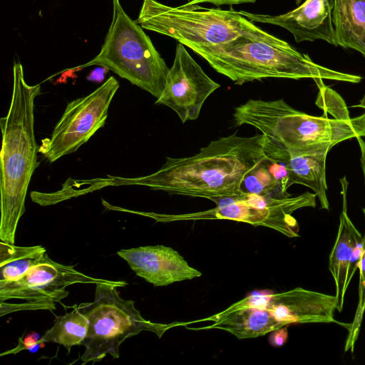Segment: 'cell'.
<instances>
[{"label":"cell","instance_id":"cell-1","mask_svg":"<svg viewBox=\"0 0 365 365\" xmlns=\"http://www.w3.org/2000/svg\"><path fill=\"white\" fill-rule=\"evenodd\" d=\"M263 134L239 136L235 132L211 141L190 157L166 158L156 172L137 178L107 175L88 180L91 191L107 186L142 185L171 195L212 200L241 194L247 175L266 155Z\"/></svg>","mask_w":365,"mask_h":365},{"label":"cell","instance_id":"cell-2","mask_svg":"<svg viewBox=\"0 0 365 365\" xmlns=\"http://www.w3.org/2000/svg\"><path fill=\"white\" fill-rule=\"evenodd\" d=\"M237 85L268 78H322L359 83L361 77L324 67L255 26L227 42L190 48Z\"/></svg>","mask_w":365,"mask_h":365},{"label":"cell","instance_id":"cell-3","mask_svg":"<svg viewBox=\"0 0 365 365\" xmlns=\"http://www.w3.org/2000/svg\"><path fill=\"white\" fill-rule=\"evenodd\" d=\"M41 85H29L20 63L13 66V89L7 115L0 119V240L14 245L19 221L25 212L31 178L39 165L34 133V101Z\"/></svg>","mask_w":365,"mask_h":365},{"label":"cell","instance_id":"cell-4","mask_svg":"<svg viewBox=\"0 0 365 365\" xmlns=\"http://www.w3.org/2000/svg\"><path fill=\"white\" fill-rule=\"evenodd\" d=\"M307 115L283 99H250L235 108L237 125H248L259 130L290 155L322 149L354 138L365 137V113L354 118H328Z\"/></svg>","mask_w":365,"mask_h":365},{"label":"cell","instance_id":"cell-5","mask_svg":"<svg viewBox=\"0 0 365 365\" xmlns=\"http://www.w3.org/2000/svg\"><path fill=\"white\" fill-rule=\"evenodd\" d=\"M112 1V20L100 52L71 70L105 67L157 99L163 91L170 68L143 28L125 13L120 0Z\"/></svg>","mask_w":365,"mask_h":365},{"label":"cell","instance_id":"cell-6","mask_svg":"<svg viewBox=\"0 0 365 365\" xmlns=\"http://www.w3.org/2000/svg\"><path fill=\"white\" fill-rule=\"evenodd\" d=\"M197 9V4L172 7L157 0H143L135 22L189 48L227 42L256 26L232 6L228 10Z\"/></svg>","mask_w":365,"mask_h":365},{"label":"cell","instance_id":"cell-7","mask_svg":"<svg viewBox=\"0 0 365 365\" xmlns=\"http://www.w3.org/2000/svg\"><path fill=\"white\" fill-rule=\"evenodd\" d=\"M117 288L114 284H97L94 301L77 307L88 322L81 344L85 346L80 358L83 364L100 361L108 354L118 359L120 346L126 339L141 331H153L160 337L166 329L165 324L145 319L134 302L122 299Z\"/></svg>","mask_w":365,"mask_h":365},{"label":"cell","instance_id":"cell-8","mask_svg":"<svg viewBox=\"0 0 365 365\" xmlns=\"http://www.w3.org/2000/svg\"><path fill=\"white\" fill-rule=\"evenodd\" d=\"M118 88V81L110 76L90 94L69 102L51 137L41 140L38 152L50 163L76 152L104 126Z\"/></svg>","mask_w":365,"mask_h":365},{"label":"cell","instance_id":"cell-9","mask_svg":"<svg viewBox=\"0 0 365 365\" xmlns=\"http://www.w3.org/2000/svg\"><path fill=\"white\" fill-rule=\"evenodd\" d=\"M109 284L124 287L125 281L88 276L73 266L58 263L45 255L16 280L0 283V302L11 299L60 302L68 295L66 288L74 284Z\"/></svg>","mask_w":365,"mask_h":365},{"label":"cell","instance_id":"cell-10","mask_svg":"<svg viewBox=\"0 0 365 365\" xmlns=\"http://www.w3.org/2000/svg\"><path fill=\"white\" fill-rule=\"evenodd\" d=\"M220 87L178 43L165 88L155 104L171 108L185 123L199 117L206 99Z\"/></svg>","mask_w":365,"mask_h":365},{"label":"cell","instance_id":"cell-11","mask_svg":"<svg viewBox=\"0 0 365 365\" xmlns=\"http://www.w3.org/2000/svg\"><path fill=\"white\" fill-rule=\"evenodd\" d=\"M333 9L334 0H306L295 9L277 16L242 10L239 13L252 22L270 24L288 30L297 43L323 40L336 46Z\"/></svg>","mask_w":365,"mask_h":365},{"label":"cell","instance_id":"cell-12","mask_svg":"<svg viewBox=\"0 0 365 365\" xmlns=\"http://www.w3.org/2000/svg\"><path fill=\"white\" fill-rule=\"evenodd\" d=\"M117 254L127 262L136 275L155 287L167 286L202 275L176 250L164 245L123 249Z\"/></svg>","mask_w":365,"mask_h":365},{"label":"cell","instance_id":"cell-13","mask_svg":"<svg viewBox=\"0 0 365 365\" xmlns=\"http://www.w3.org/2000/svg\"><path fill=\"white\" fill-rule=\"evenodd\" d=\"M216 204V207L197 213L165 215V221L178 219H227L251 224H259L274 222L278 227L290 237L297 236L298 225L292 217V211L288 210H259L250 205L242 195L215 197L211 200Z\"/></svg>","mask_w":365,"mask_h":365},{"label":"cell","instance_id":"cell-14","mask_svg":"<svg viewBox=\"0 0 365 365\" xmlns=\"http://www.w3.org/2000/svg\"><path fill=\"white\" fill-rule=\"evenodd\" d=\"M343 197V208L339 217L336 237L329 255V270L335 284L336 310L341 312L349 284L348 269L355 249L363 241V235L350 220L346 209L348 182L346 178L340 180Z\"/></svg>","mask_w":365,"mask_h":365},{"label":"cell","instance_id":"cell-15","mask_svg":"<svg viewBox=\"0 0 365 365\" xmlns=\"http://www.w3.org/2000/svg\"><path fill=\"white\" fill-rule=\"evenodd\" d=\"M329 149L290 155L287 152L285 165L290 186L300 184L312 189L318 197L321 208L329 210L327 191L326 160Z\"/></svg>","mask_w":365,"mask_h":365},{"label":"cell","instance_id":"cell-16","mask_svg":"<svg viewBox=\"0 0 365 365\" xmlns=\"http://www.w3.org/2000/svg\"><path fill=\"white\" fill-rule=\"evenodd\" d=\"M286 156L287 154L281 157L266 155L244 178L240 187L241 194L290 196L287 192L290 185L285 165Z\"/></svg>","mask_w":365,"mask_h":365},{"label":"cell","instance_id":"cell-17","mask_svg":"<svg viewBox=\"0 0 365 365\" xmlns=\"http://www.w3.org/2000/svg\"><path fill=\"white\" fill-rule=\"evenodd\" d=\"M332 15L336 46L365 57V0H334Z\"/></svg>","mask_w":365,"mask_h":365},{"label":"cell","instance_id":"cell-18","mask_svg":"<svg viewBox=\"0 0 365 365\" xmlns=\"http://www.w3.org/2000/svg\"><path fill=\"white\" fill-rule=\"evenodd\" d=\"M220 322V327L238 338L264 335L283 327L269 314L268 309L235 308Z\"/></svg>","mask_w":365,"mask_h":365},{"label":"cell","instance_id":"cell-19","mask_svg":"<svg viewBox=\"0 0 365 365\" xmlns=\"http://www.w3.org/2000/svg\"><path fill=\"white\" fill-rule=\"evenodd\" d=\"M46 253L41 245L19 247L1 241L0 283L18 279Z\"/></svg>","mask_w":365,"mask_h":365},{"label":"cell","instance_id":"cell-20","mask_svg":"<svg viewBox=\"0 0 365 365\" xmlns=\"http://www.w3.org/2000/svg\"><path fill=\"white\" fill-rule=\"evenodd\" d=\"M88 328L87 318L76 307L71 312L56 317L53 327L41 336L38 343L54 342L70 351L73 346L82 344Z\"/></svg>","mask_w":365,"mask_h":365},{"label":"cell","instance_id":"cell-21","mask_svg":"<svg viewBox=\"0 0 365 365\" xmlns=\"http://www.w3.org/2000/svg\"><path fill=\"white\" fill-rule=\"evenodd\" d=\"M365 221V208L363 209ZM359 282L358 304L353 322L350 323L348 335L345 341L344 351L353 353L358 339L365 312V231L363 235L361 258L359 262Z\"/></svg>","mask_w":365,"mask_h":365},{"label":"cell","instance_id":"cell-22","mask_svg":"<svg viewBox=\"0 0 365 365\" xmlns=\"http://www.w3.org/2000/svg\"><path fill=\"white\" fill-rule=\"evenodd\" d=\"M275 295L271 290L253 291L240 304L233 308H253L267 309L271 305Z\"/></svg>","mask_w":365,"mask_h":365},{"label":"cell","instance_id":"cell-23","mask_svg":"<svg viewBox=\"0 0 365 365\" xmlns=\"http://www.w3.org/2000/svg\"><path fill=\"white\" fill-rule=\"evenodd\" d=\"M24 304H11L5 303L4 302H0V316L7 314L10 312L19 311V310H30V309H55V304L53 302L44 301H27Z\"/></svg>","mask_w":365,"mask_h":365},{"label":"cell","instance_id":"cell-24","mask_svg":"<svg viewBox=\"0 0 365 365\" xmlns=\"http://www.w3.org/2000/svg\"><path fill=\"white\" fill-rule=\"evenodd\" d=\"M40 335L36 332H31L24 338H20L19 344L12 350H9L6 352L1 354V356L7 355L10 354H16L22 350H29L31 353L36 352L41 346H44V343H38Z\"/></svg>","mask_w":365,"mask_h":365},{"label":"cell","instance_id":"cell-25","mask_svg":"<svg viewBox=\"0 0 365 365\" xmlns=\"http://www.w3.org/2000/svg\"><path fill=\"white\" fill-rule=\"evenodd\" d=\"M288 339V331L287 327H279L273 330L269 334L268 341L271 346L275 348L282 346Z\"/></svg>","mask_w":365,"mask_h":365},{"label":"cell","instance_id":"cell-26","mask_svg":"<svg viewBox=\"0 0 365 365\" xmlns=\"http://www.w3.org/2000/svg\"><path fill=\"white\" fill-rule=\"evenodd\" d=\"M257 0H191L185 6L195 5L200 3H210L215 6H220L222 5H235L243 3H255Z\"/></svg>","mask_w":365,"mask_h":365},{"label":"cell","instance_id":"cell-27","mask_svg":"<svg viewBox=\"0 0 365 365\" xmlns=\"http://www.w3.org/2000/svg\"><path fill=\"white\" fill-rule=\"evenodd\" d=\"M108 71V68L103 66L97 67L89 73L86 76V79L91 82L101 83Z\"/></svg>","mask_w":365,"mask_h":365},{"label":"cell","instance_id":"cell-28","mask_svg":"<svg viewBox=\"0 0 365 365\" xmlns=\"http://www.w3.org/2000/svg\"><path fill=\"white\" fill-rule=\"evenodd\" d=\"M360 152H361V156H360V163H361V167L363 172L364 179V184H365V142L361 138V137L356 138Z\"/></svg>","mask_w":365,"mask_h":365},{"label":"cell","instance_id":"cell-29","mask_svg":"<svg viewBox=\"0 0 365 365\" xmlns=\"http://www.w3.org/2000/svg\"><path fill=\"white\" fill-rule=\"evenodd\" d=\"M363 106H365V96H364V98L360 101L359 103L356 106H354V107H359V108H361Z\"/></svg>","mask_w":365,"mask_h":365},{"label":"cell","instance_id":"cell-30","mask_svg":"<svg viewBox=\"0 0 365 365\" xmlns=\"http://www.w3.org/2000/svg\"><path fill=\"white\" fill-rule=\"evenodd\" d=\"M361 108H362L365 109V106H362V107H361Z\"/></svg>","mask_w":365,"mask_h":365}]
</instances>
